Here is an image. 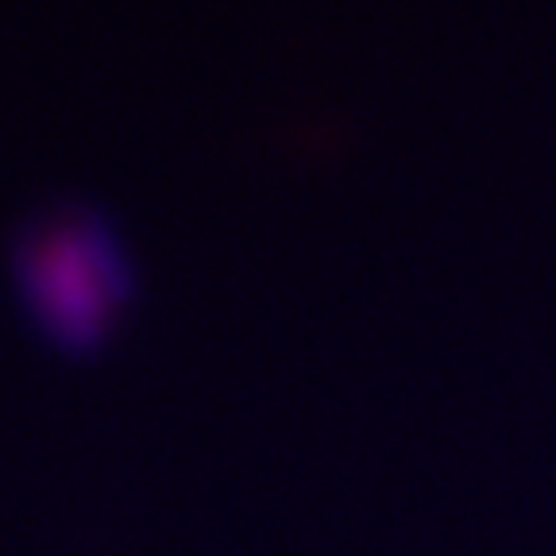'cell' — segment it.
I'll return each mask as SVG.
<instances>
[{
	"mask_svg": "<svg viewBox=\"0 0 556 556\" xmlns=\"http://www.w3.org/2000/svg\"><path fill=\"white\" fill-rule=\"evenodd\" d=\"M124 263L86 225H59L20 252L24 302L66 352H93L124 305Z\"/></svg>",
	"mask_w": 556,
	"mask_h": 556,
	"instance_id": "cell-1",
	"label": "cell"
}]
</instances>
